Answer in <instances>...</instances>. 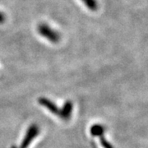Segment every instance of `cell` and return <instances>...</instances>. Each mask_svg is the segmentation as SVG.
I'll list each match as a JSON object with an SVG mask.
<instances>
[{"label":"cell","mask_w":148,"mask_h":148,"mask_svg":"<svg viewBox=\"0 0 148 148\" xmlns=\"http://www.w3.org/2000/svg\"><path fill=\"white\" fill-rule=\"evenodd\" d=\"M36 30L38 34L40 36L45 38V40H47L48 41L53 43V44H56L58 41H60V40H61L60 33H58L57 31H55L49 25H48L47 23L41 22V23L38 24Z\"/></svg>","instance_id":"obj_1"},{"label":"cell","mask_w":148,"mask_h":148,"mask_svg":"<svg viewBox=\"0 0 148 148\" xmlns=\"http://www.w3.org/2000/svg\"><path fill=\"white\" fill-rule=\"evenodd\" d=\"M39 132H40V127H38V125L35 124V123L32 124L27 129V133L20 145V148L28 147L32 141L38 136Z\"/></svg>","instance_id":"obj_2"},{"label":"cell","mask_w":148,"mask_h":148,"mask_svg":"<svg viewBox=\"0 0 148 148\" xmlns=\"http://www.w3.org/2000/svg\"><path fill=\"white\" fill-rule=\"evenodd\" d=\"M38 102H39L40 105H41L45 108H46L48 110L50 111L52 114H56V115L58 116V114H59V110L60 109H58V106H56L50 100H49V99L45 98V97H40V98L38 99Z\"/></svg>","instance_id":"obj_3"},{"label":"cell","mask_w":148,"mask_h":148,"mask_svg":"<svg viewBox=\"0 0 148 148\" xmlns=\"http://www.w3.org/2000/svg\"><path fill=\"white\" fill-rule=\"evenodd\" d=\"M73 102L70 101H66L64 103V106L62 107V109L59 110V114L58 116L61 119H63L64 120H68L71 118L72 113H73Z\"/></svg>","instance_id":"obj_4"},{"label":"cell","mask_w":148,"mask_h":148,"mask_svg":"<svg viewBox=\"0 0 148 148\" xmlns=\"http://www.w3.org/2000/svg\"><path fill=\"white\" fill-rule=\"evenodd\" d=\"M88 9L91 12H96L99 8L97 0H81Z\"/></svg>","instance_id":"obj_5"},{"label":"cell","mask_w":148,"mask_h":148,"mask_svg":"<svg viewBox=\"0 0 148 148\" xmlns=\"http://www.w3.org/2000/svg\"><path fill=\"white\" fill-rule=\"evenodd\" d=\"M105 132L104 127L101 124H95L90 127V133L95 137H101Z\"/></svg>","instance_id":"obj_6"},{"label":"cell","mask_w":148,"mask_h":148,"mask_svg":"<svg viewBox=\"0 0 148 148\" xmlns=\"http://www.w3.org/2000/svg\"><path fill=\"white\" fill-rule=\"evenodd\" d=\"M101 143L102 144V146L105 148H113V147L102 136H101Z\"/></svg>","instance_id":"obj_7"},{"label":"cell","mask_w":148,"mask_h":148,"mask_svg":"<svg viewBox=\"0 0 148 148\" xmlns=\"http://www.w3.org/2000/svg\"><path fill=\"white\" fill-rule=\"evenodd\" d=\"M6 21V16L5 14L0 11V24H3Z\"/></svg>","instance_id":"obj_8"}]
</instances>
